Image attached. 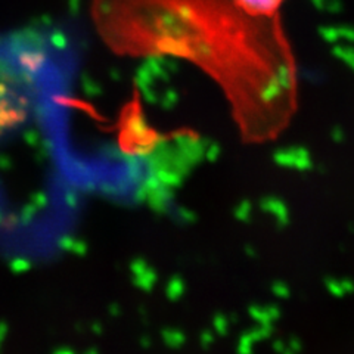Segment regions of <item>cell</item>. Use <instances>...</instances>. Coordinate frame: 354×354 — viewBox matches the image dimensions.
<instances>
[{"label": "cell", "instance_id": "1", "mask_svg": "<svg viewBox=\"0 0 354 354\" xmlns=\"http://www.w3.org/2000/svg\"><path fill=\"white\" fill-rule=\"evenodd\" d=\"M235 5L241 9L242 12L251 16V18H270L283 0H233Z\"/></svg>", "mask_w": 354, "mask_h": 354}, {"label": "cell", "instance_id": "2", "mask_svg": "<svg viewBox=\"0 0 354 354\" xmlns=\"http://www.w3.org/2000/svg\"><path fill=\"white\" fill-rule=\"evenodd\" d=\"M334 57L341 59L344 64H347L351 70H354V46L350 44H337L332 49Z\"/></svg>", "mask_w": 354, "mask_h": 354}, {"label": "cell", "instance_id": "3", "mask_svg": "<svg viewBox=\"0 0 354 354\" xmlns=\"http://www.w3.org/2000/svg\"><path fill=\"white\" fill-rule=\"evenodd\" d=\"M337 33H338V40H347V42L354 43V27H350V25L337 27Z\"/></svg>", "mask_w": 354, "mask_h": 354}]
</instances>
